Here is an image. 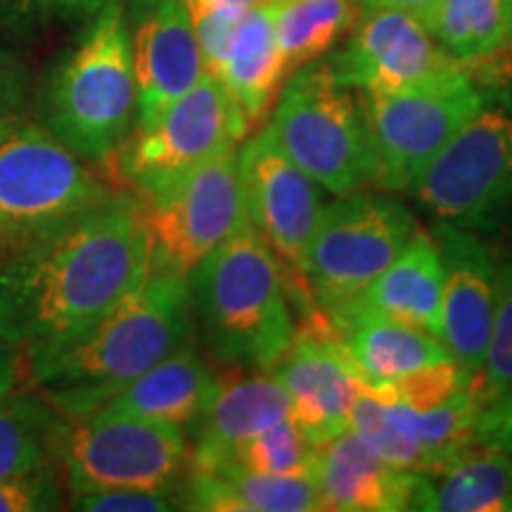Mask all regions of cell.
<instances>
[{
    "mask_svg": "<svg viewBox=\"0 0 512 512\" xmlns=\"http://www.w3.org/2000/svg\"><path fill=\"white\" fill-rule=\"evenodd\" d=\"M152 273L138 200L105 202L43 230L0 259V335L24 356L72 342Z\"/></svg>",
    "mask_w": 512,
    "mask_h": 512,
    "instance_id": "cell-1",
    "label": "cell"
},
{
    "mask_svg": "<svg viewBox=\"0 0 512 512\" xmlns=\"http://www.w3.org/2000/svg\"><path fill=\"white\" fill-rule=\"evenodd\" d=\"M188 280L155 271L72 342L27 356L31 387L72 420L95 413L128 382L190 339Z\"/></svg>",
    "mask_w": 512,
    "mask_h": 512,
    "instance_id": "cell-2",
    "label": "cell"
},
{
    "mask_svg": "<svg viewBox=\"0 0 512 512\" xmlns=\"http://www.w3.org/2000/svg\"><path fill=\"white\" fill-rule=\"evenodd\" d=\"M190 316L216 361L238 370L273 373L297 328L283 261L249 226L204 256L188 278Z\"/></svg>",
    "mask_w": 512,
    "mask_h": 512,
    "instance_id": "cell-3",
    "label": "cell"
},
{
    "mask_svg": "<svg viewBox=\"0 0 512 512\" xmlns=\"http://www.w3.org/2000/svg\"><path fill=\"white\" fill-rule=\"evenodd\" d=\"M138 124V83L124 0L91 17L79 43L50 76L43 126L88 164L119 155Z\"/></svg>",
    "mask_w": 512,
    "mask_h": 512,
    "instance_id": "cell-4",
    "label": "cell"
},
{
    "mask_svg": "<svg viewBox=\"0 0 512 512\" xmlns=\"http://www.w3.org/2000/svg\"><path fill=\"white\" fill-rule=\"evenodd\" d=\"M266 126L280 150L330 195H349L377 178L366 107L328 62H309L285 79Z\"/></svg>",
    "mask_w": 512,
    "mask_h": 512,
    "instance_id": "cell-5",
    "label": "cell"
},
{
    "mask_svg": "<svg viewBox=\"0 0 512 512\" xmlns=\"http://www.w3.org/2000/svg\"><path fill=\"white\" fill-rule=\"evenodd\" d=\"M411 192L434 219L472 233L512 219L510 88H484L479 110L441 147Z\"/></svg>",
    "mask_w": 512,
    "mask_h": 512,
    "instance_id": "cell-6",
    "label": "cell"
},
{
    "mask_svg": "<svg viewBox=\"0 0 512 512\" xmlns=\"http://www.w3.org/2000/svg\"><path fill=\"white\" fill-rule=\"evenodd\" d=\"M112 197L88 162L43 124L0 114V245L3 254Z\"/></svg>",
    "mask_w": 512,
    "mask_h": 512,
    "instance_id": "cell-7",
    "label": "cell"
},
{
    "mask_svg": "<svg viewBox=\"0 0 512 512\" xmlns=\"http://www.w3.org/2000/svg\"><path fill=\"white\" fill-rule=\"evenodd\" d=\"M57 465L67 496L100 489H145L181 498L190 475V437L166 422L95 411L64 418Z\"/></svg>",
    "mask_w": 512,
    "mask_h": 512,
    "instance_id": "cell-8",
    "label": "cell"
},
{
    "mask_svg": "<svg viewBox=\"0 0 512 512\" xmlns=\"http://www.w3.org/2000/svg\"><path fill=\"white\" fill-rule=\"evenodd\" d=\"M418 230L411 211L380 192L354 190L325 204L299 271L325 316L354 306Z\"/></svg>",
    "mask_w": 512,
    "mask_h": 512,
    "instance_id": "cell-9",
    "label": "cell"
},
{
    "mask_svg": "<svg viewBox=\"0 0 512 512\" xmlns=\"http://www.w3.org/2000/svg\"><path fill=\"white\" fill-rule=\"evenodd\" d=\"M358 95L375 145V181L403 192L413 190L441 147L479 110L484 88L458 64L415 86Z\"/></svg>",
    "mask_w": 512,
    "mask_h": 512,
    "instance_id": "cell-10",
    "label": "cell"
},
{
    "mask_svg": "<svg viewBox=\"0 0 512 512\" xmlns=\"http://www.w3.org/2000/svg\"><path fill=\"white\" fill-rule=\"evenodd\" d=\"M247 131L238 102L207 72L190 91L138 121L117 155L119 171L147 197L235 147Z\"/></svg>",
    "mask_w": 512,
    "mask_h": 512,
    "instance_id": "cell-11",
    "label": "cell"
},
{
    "mask_svg": "<svg viewBox=\"0 0 512 512\" xmlns=\"http://www.w3.org/2000/svg\"><path fill=\"white\" fill-rule=\"evenodd\" d=\"M152 268L188 278L204 256L247 226L238 150L221 152L159 192L140 197Z\"/></svg>",
    "mask_w": 512,
    "mask_h": 512,
    "instance_id": "cell-12",
    "label": "cell"
},
{
    "mask_svg": "<svg viewBox=\"0 0 512 512\" xmlns=\"http://www.w3.org/2000/svg\"><path fill=\"white\" fill-rule=\"evenodd\" d=\"M238 169L249 226L283 264L302 271L328 190L280 150L268 126L238 152Z\"/></svg>",
    "mask_w": 512,
    "mask_h": 512,
    "instance_id": "cell-13",
    "label": "cell"
},
{
    "mask_svg": "<svg viewBox=\"0 0 512 512\" xmlns=\"http://www.w3.org/2000/svg\"><path fill=\"white\" fill-rule=\"evenodd\" d=\"M349 34L344 48L325 62L335 79L356 93L415 86L460 64L411 12L363 8Z\"/></svg>",
    "mask_w": 512,
    "mask_h": 512,
    "instance_id": "cell-14",
    "label": "cell"
},
{
    "mask_svg": "<svg viewBox=\"0 0 512 512\" xmlns=\"http://www.w3.org/2000/svg\"><path fill=\"white\" fill-rule=\"evenodd\" d=\"M434 240L444 268L439 339L453 361L477 377L494 337L501 271L489 247L472 230L437 221Z\"/></svg>",
    "mask_w": 512,
    "mask_h": 512,
    "instance_id": "cell-15",
    "label": "cell"
},
{
    "mask_svg": "<svg viewBox=\"0 0 512 512\" xmlns=\"http://www.w3.org/2000/svg\"><path fill=\"white\" fill-rule=\"evenodd\" d=\"M273 375L290 401V420L311 444L318 446L349 430V413L363 389V377L330 318L297 330Z\"/></svg>",
    "mask_w": 512,
    "mask_h": 512,
    "instance_id": "cell-16",
    "label": "cell"
},
{
    "mask_svg": "<svg viewBox=\"0 0 512 512\" xmlns=\"http://www.w3.org/2000/svg\"><path fill=\"white\" fill-rule=\"evenodd\" d=\"M124 12L143 121L190 91L207 64L183 0H126Z\"/></svg>",
    "mask_w": 512,
    "mask_h": 512,
    "instance_id": "cell-17",
    "label": "cell"
},
{
    "mask_svg": "<svg viewBox=\"0 0 512 512\" xmlns=\"http://www.w3.org/2000/svg\"><path fill=\"white\" fill-rule=\"evenodd\" d=\"M313 484L323 510L399 512L413 510L420 472L389 465L347 430L316 446Z\"/></svg>",
    "mask_w": 512,
    "mask_h": 512,
    "instance_id": "cell-18",
    "label": "cell"
},
{
    "mask_svg": "<svg viewBox=\"0 0 512 512\" xmlns=\"http://www.w3.org/2000/svg\"><path fill=\"white\" fill-rule=\"evenodd\" d=\"M290 418V401L271 373L219 377L214 399L190 432V470L221 465L242 441Z\"/></svg>",
    "mask_w": 512,
    "mask_h": 512,
    "instance_id": "cell-19",
    "label": "cell"
},
{
    "mask_svg": "<svg viewBox=\"0 0 512 512\" xmlns=\"http://www.w3.org/2000/svg\"><path fill=\"white\" fill-rule=\"evenodd\" d=\"M219 375L209 368L204 356L190 344L166 354L162 361L128 382L100 411H114L138 418L166 422L181 430H195L214 399Z\"/></svg>",
    "mask_w": 512,
    "mask_h": 512,
    "instance_id": "cell-20",
    "label": "cell"
},
{
    "mask_svg": "<svg viewBox=\"0 0 512 512\" xmlns=\"http://www.w3.org/2000/svg\"><path fill=\"white\" fill-rule=\"evenodd\" d=\"M328 318L361 373L363 387H377L415 370L453 361L437 335L399 320L361 309H349Z\"/></svg>",
    "mask_w": 512,
    "mask_h": 512,
    "instance_id": "cell-21",
    "label": "cell"
},
{
    "mask_svg": "<svg viewBox=\"0 0 512 512\" xmlns=\"http://www.w3.org/2000/svg\"><path fill=\"white\" fill-rule=\"evenodd\" d=\"M441 297H444V268H441L437 240L418 230V235L349 309L377 313L439 337Z\"/></svg>",
    "mask_w": 512,
    "mask_h": 512,
    "instance_id": "cell-22",
    "label": "cell"
},
{
    "mask_svg": "<svg viewBox=\"0 0 512 512\" xmlns=\"http://www.w3.org/2000/svg\"><path fill=\"white\" fill-rule=\"evenodd\" d=\"M214 76L238 102L249 126L266 117L287 79L275 36L273 0H264L242 15Z\"/></svg>",
    "mask_w": 512,
    "mask_h": 512,
    "instance_id": "cell-23",
    "label": "cell"
},
{
    "mask_svg": "<svg viewBox=\"0 0 512 512\" xmlns=\"http://www.w3.org/2000/svg\"><path fill=\"white\" fill-rule=\"evenodd\" d=\"M181 510L316 512L323 508L313 477L261 475L226 463L190 470L181 489Z\"/></svg>",
    "mask_w": 512,
    "mask_h": 512,
    "instance_id": "cell-24",
    "label": "cell"
},
{
    "mask_svg": "<svg viewBox=\"0 0 512 512\" xmlns=\"http://www.w3.org/2000/svg\"><path fill=\"white\" fill-rule=\"evenodd\" d=\"M413 510L512 512V456L475 444L439 470L420 472Z\"/></svg>",
    "mask_w": 512,
    "mask_h": 512,
    "instance_id": "cell-25",
    "label": "cell"
},
{
    "mask_svg": "<svg viewBox=\"0 0 512 512\" xmlns=\"http://www.w3.org/2000/svg\"><path fill=\"white\" fill-rule=\"evenodd\" d=\"M64 418L41 394L15 389L0 399V477L57 465ZM60 467V465H57Z\"/></svg>",
    "mask_w": 512,
    "mask_h": 512,
    "instance_id": "cell-26",
    "label": "cell"
},
{
    "mask_svg": "<svg viewBox=\"0 0 512 512\" xmlns=\"http://www.w3.org/2000/svg\"><path fill=\"white\" fill-rule=\"evenodd\" d=\"M358 0H283L275 3V36L290 76L316 62L356 27Z\"/></svg>",
    "mask_w": 512,
    "mask_h": 512,
    "instance_id": "cell-27",
    "label": "cell"
},
{
    "mask_svg": "<svg viewBox=\"0 0 512 512\" xmlns=\"http://www.w3.org/2000/svg\"><path fill=\"white\" fill-rule=\"evenodd\" d=\"M422 22L460 64L486 60L512 41L505 0H437Z\"/></svg>",
    "mask_w": 512,
    "mask_h": 512,
    "instance_id": "cell-28",
    "label": "cell"
},
{
    "mask_svg": "<svg viewBox=\"0 0 512 512\" xmlns=\"http://www.w3.org/2000/svg\"><path fill=\"white\" fill-rule=\"evenodd\" d=\"M349 430L389 465L422 472L418 422L406 403L363 387L351 406Z\"/></svg>",
    "mask_w": 512,
    "mask_h": 512,
    "instance_id": "cell-29",
    "label": "cell"
},
{
    "mask_svg": "<svg viewBox=\"0 0 512 512\" xmlns=\"http://www.w3.org/2000/svg\"><path fill=\"white\" fill-rule=\"evenodd\" d=\"M242 470L261 472L275 477H313L316 467V444L304 437L294 422L287 418L278 425L256 432L254 437L235 448L226 460ZM221 463V465H226ZM216 467V465H214Z\"/></svg>",
    "mask_w": 512,
    "mask_h": 512,
    "instance_id": "cell-30",
    "label": "cell"
},
{
    "mask_svg": "<svg viewBox=\"0 0 512 512\" xmlns=\"http://www.w3.org/2000/svg\"><path fill=\"white\" fill-rule=\"evenodd\" d=\"M472 382H475V377L467 375L456 361H444L368 389H375L382 396L406 403L413 411H430V408L441 406L451 396L463 392Z\"/></svg>",
    "mask_w": 512,
    "mask_h": 512,
    "instance_id": "cell-31",
    "label": "cell"
},
{
    "mask_svg": "<svg viewBox=\"0 0 512 512\" xmlns=\"http://www.w3.org/2000/svg\"><path fill=\"white\" fill-rule=\"evenodd\" d=\"M475 389L479 396L512 394V259L501 271L494 337L482 375L475 380Z\"/></svg>",
    "mask_w": 512,
    "mask_h": 512,
    "instance_id": "cell-32",
    "label": "cell"
},
{
    "mask_svg": "<svg viewBox=\"0 0 512 512\" xmlns=\"http://www.w3.org/2000/svg\"><path fill=\"white\" fill-rule=\"evenodd\" d=\"M64 501H67V486L57 465L29 475L0 477V512L62 510Z\"/></svg>",
    "mask_w": 512,
    "mask_h": 512,
    "instance_id": "cell-33",
    "label": "cell"
},
{
    "mask_svg": "<svg viewBox=\"0 0 512 512\" xmlns=\"http://www.w3.org/2000/svg\"><path fill=\"white\" fill-rule=\"evenodd\" d=\"M74 510L86 512H169L181 510V498L164 491L100 489L69 494Z\"/></svg>",
    "mask_w": 512,
    "mask_h": 512,
    "instance_id": "cell-34",
    "label": "cell"
},
{
    "mask_svg": "<svg viewBox=\"0 0 512 512\" xmlns=\"http://www.w3.org/2000/svg\"><path fill=\"white\" fill-rule=\"evenodd\" d=\"M24 366H27V356L24 351L15 347L10 339L0 335V399L15 392L22 382Z\"/></svg>",
    "mask_w": 512,
    "mask_h": 512,
    "instance_id": "cell-35",
    "label": "cell"
},
{
    "mask_svg": "<svg viewBox=\"0 0 512 512\" xmlns=\"http://www.w3.org/2000/svg\"><path fill=\"white\" fill-rule=\"evenodd\" d=\"M41 15V0H0V27L22 34Z\"/></svg>",
    "mask_w": 512,
    "mask_h": 512,
    "instance_id": "cell-36",
    "label": "cell"
},
{
    "mask_svg": "<svg viewBox=\"0 0 512 512\" xmlns=\"http://www.w3.org/2000/svg\"><path fill=\"white\" fill-rule=\"evenodd\" d=\"M114 0H41V15L53 19H91Z\"/></svg>",
    "mask_w": 512,
    "mask_h": 512,
    "instance_id": "cell-37",
    "label": "cell"
},
{
    "mask_svg": "<svg viewBox=\"0 0 512 512\" xmlns=\"http://www.w3.org/2000/svg\"><path fill=\"white\" fill-rule=\"evenodd\" d=\"M19 91H22L19 64L15 62V57L0 50V114L17 110Z\"/></svg>",
    "mask_w": 512,
    "mask_h": 512,
    "instance_id": "cell-38",
    "label": "cell"
},
{
    "mask_svg": "<svg viewBox=\"0 0 512 512\" xmlns=\"http://www.w3.org/2000/svg\"><path fill=\"white\" fill-rule=\"evenodd\" d=\"M361 8H392L411 12L418 19H425L430 15V10L437 5V0H358Z\"/></svg>",
    "mask_w": 512,
    "mask_h": 512,
    "instance_id": "cell-39",
    "label": "cell"
},
{
    "mask_svg": "<svg viewBox=\"0 0 512 512\" xmlns=\"http://www.w3.org/2000/svg\"><path fill=\"white\" fill-rule=\"evenodd\" d=\"M185 8H197V5H207V8H226V10H235L245 15L247 10L256 8L264 0H183Z\"/></svg>",
    "mask_w": 512,
    "mask_h": 512,
    "instance_id": "cell-40",
    "label": "cell"
},
{
    "mask_svg": "<svg viewBox=\"0 0 512 512\" xmlns=\"http://www.w3.org/2000/svg\"><path fill=\"white\" fill-rule=\"evenodd\" d=\"M508 3V17H510V31H512V0H505Z\"/></svg>",
    "mask_w": 512,
    "mask_h": 512,
    "instance_id": "cell-41",
    "label": "cell"
},
{
    "mask_svg": "<svg viewBox=\"0 0 512 512\" xmlns=\"http://www.w3.org/2000/svg\"><path fill=\"white\" fill-rule=\"evenodd\" d=\"M0 259H3V245H0Z\"/></svg>",
    "mask_w": 512,
    "mask_h": 512,
    "instance_id": "cell-42",
    "label": "cell"
},
{
    "mask_svg": "<svg viewBox=\"0 0 512 512\" xmlns=\"http://www.w3.org/2000/svg\"><path fill=\"white\" fill-rule=\"evenodd\" d=\"M273 3H283V0H273Z\"/></svg>",
    "mask_w": 512,
    "mask_h": 512,
    "instance_id": "cell-43",
    "label": "cell"
}]
</instances>
